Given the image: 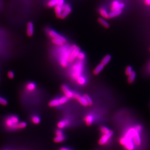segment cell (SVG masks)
<instances>
[{
  "label": "cell",
  "mask_w": 150,
  "mask_h": 150,
  "mask_svg": "<svg viewBox=\"0 0 150 150\" xmlns=\"http://www.w3.org/2000/svg\"><path fill=\"white\" fill-rule=\"evenodd\" d=\"M84 69V64L82 61L77 62L72 66L71 69V75L72 79L76 80L82 75Z\"/></svg>",
  "instance_id": "1"
},
{
  "label": "cell",
  "mask_w": 150,
  "mask_h": 150,
  "mask_svg": "<svg viewBox=\"0 0 150 150\" xmlns=\"http://www.w3.org/2000/svg\"><path fill=\"white\" fill-rule=\"evenodd\" d=\"M60 64L63 67H66L68 65L69 56V48L63 47L60 50Z\"/></svg>",
  "instance_id": "2"
},
{
  "label": "cell",
  "mask_w": 150,
  "mask_h": 150,
  "mask_svg": "<svg viewBox=\"0 0 150 150\" xmlns=\"http://www.w3.org/2000/svg\"><path fill=\"white\" fill-rule=\"evenodd\" d=\"M19 122V118L16 116H9L5 120V125L6 127L11 130H15L17 125Z\"/></svg>",
  "instance_id": "3"
},
{
  "label": "cell",
  "mask_w": 150,
  "mask_h": 150,
  "mask_svg": "<svg viewBox=\"0 0 150 150\" xmlns=\"http://www.w3.org/2000/svg\"><path fill=\"white\" fill-rule=\"evenodd\" d=\"M120 144L123 146L126 150H135V144L132 140H129L125 137H120L119 139Z\"/></svg>",
  "instance_id": "4"
},
{
  "label": "cell",
  "mask_w": 150,
  "mask_h": 150,
  "mask_svg": "<svg viewBox=\"0 0 150 150\" xmlns=\"http://www.w3.org/2000/svg\"><path fill=\"white\" fill-rule=\"evenodd\" d=\"M80 49L76 45H73L69 48V62H72L76 58L78 54L80 53Z\"/></svg>",
  "instance_id": "5"
},
{
  "label": "cell",
  "mask_w": 150,
  "mask_h": 150,
  "mask_svg": "<svg viewBox=\"0 0 150 150\" xmlns=\"http://www.w3.org/2000/svg\"><path fill=\"white\" fill-rule=\"evenodd\" d=\"M113 135V132L111 131V132L108 134H103L101 138L99 139L98 143L101 146H104L108 142L110 138Z\"/></svg>",
  "instance_id": "6"
},
{
  "label": "cell",
  "mask_w": 150,
  "mask_h": 150,
  "mask_svg": "<svg viewBox=\"0 0 150 150\" xmlns=\"http://www.w3.org/2000/svg\"><path fill=\"white\" fill-rule=\"evenodd\" d=\"M47 34H48V36L50 38H52V39H60V40L63 41L65 43L67 42V39L64 36L59 35L58 34H57L56 32L54 31V30H48V31H47Z\"/></svg>",
  "instance_id": "7"
},
{
  "label": "cell",
  "mask_w": 150,
  "mask_h": 150,
  "mask_svg": "<svg viewBox=\"0 0 150 150\" xmlns=\"http://www.w3.org/2000/svg\"><path fill=\"white\" fill-rule=\"evenodd\" d=\"M62 6V12L61 16L60 19H64L66 18L69 14L71 13L72 11V8L69 4H64Z\"/></svg>",
  "instance_id": "8"
},
{
  "label": "cell",
  "mask_w": 150,
  "mask_h": 150,
  "mask_svg": "<svg viewBox=\"0 0 150 150\" xmlns=\"http://www.w3.org/2000/svg\"><path fill=\"white\" fill-rule=\"evenodd\" d=\"M61 90L63 92L65 96L68 98V99H73L74 98V92L69 89L68 86L66 85H63L61 86Z\"/></svg>",
  "instance_id": "9"
},
{
  "label": "cell",
  "mask_w": 150,
  "mask_h": 150,
  "mask_svg": "<svg viewBox=\"0 0 150 150\" xmlns=\"http://www.w3.org/2000/svg\"><path fill=\"white\" fill-rule=\"evenodd\" d=\"M125 7V4L123 3H120L118 1L115 0L113 1L111 3V11L122 10Z\"/></svg>",
  "instance_id": "10"
},
{
  "label": "cell",
  "mask_w": 150,
  "mask_h": 150,
  "mask_svg": "<svg viewBox=\"0 0 150 150\" xmlns=\"http://www.w3.org/2000/svg\"><path fill=\"white\" fill-rule=\"evenodd\" d=\"M73 99L76 100L81 105H82L84 107L89 106V105L87 104V102L86 101V99H85L83 96H81L79 93L74 92Z\"/></svg>",
  "instance_id": "11"
},
{
  "label": "cell",
  "mask_w": 150,
  "mask_h": 150,
  "mask_svg": "<svg viewBox=\"0 0 150 150\" xmlns=\"http://www.w3.org/2000/svg\"><path fill=\"white\" fill-rule=\"evenodd\" d=\"M133 141L134 142L135 145L137 147H139L141 146L142 144V140H141V137L140 136V133L139 132L137 131L134 135L133 138Z\"/></svg>",
  "instance_id": "12"
},
{
  "label": "cell",
  "mask_w": 150,
  "mask_h": 150,
  "mask_svg": "<svg viewBox=\"0 0 150 150\" xmlns=\"http://www.w3.org/2000/svg\"><path fill=\"white\" fill-rule=\"evenodd\" d=\"M94 120V117L92 114H87L84 118L85 122L87 126L92 125L93 123Z\"/></svg>",
  "instance_id": "13"
},
{
  "label": "cell",
  "mask_w": 150,
  "mask_h": 150,
  "mask_svg": "<svg viewBox=\"0 0 150 150\" xmlns=\"http://www.w3.org/2000/svg\"><path fill=\"white\" fill-rule=\"evenodd\" d=\"M69 121L68 120H63L57 123V126L59 129H62L69 125Z\"/></svg>",
  "instance_id": "14"
},
{
  "label": "cell",
  "mask_w": 150,
  "mask_h": 150,
  "mask_svg": "<svg viewBox=\"0 0 150 150\" xmlns=\"http://www.w3.org/2000/svg\"><path fill=\"white\" fill-rule=\"evenodd\" d=\"M34 34V25L33 23L29 22L27 25V34L29 36H32Z\"/></svg>",
  "instance_id": "15"
},
{
  "label": "cell",
  "mask_w": 150,
  "mask_h": 150,
  "mask_svg": "<svg viewBox=\"0 0 150 150\" xmlns=\"http://www.w3.org/2000/svg\"><path fill=\"white\" fill-rule=\"evenodd\" d=\"M99 13L101 15L102 18L104 19H109V13L104 8H101L99 9Z\"/></svg>",
  "instance_id": "16"
},
{
  "label": "cell",
  "mask_w": 150,
  "mask_h": 150,
  "mask_svg": "<svg viewBox=\"0 0 150 150\" xmlns=\"http://www.w3.org/2000/svg\"><path fill=\"white\" fill-rule=\"evenodd\" d=\"M104 66L102 64H99L96 66V68H95L94 71H93V74L95 75H98L99 74L100 72L103 71V69H104Z\"/></svg>",
  "instance_id": "17"
},
{
  "label": "cell",
  "mask_w": 150,
  "mask_h": 150,
  "mask_svg": "<svg viewBox=\"0 0 150 150\" xmlns=\"http://www.w3.org/2000/svg\"><path fill=\"white\" fill-rule=\"evenodd\" d=\"M60 105L58 99H53L49 103V106L51 107H55Z\"/></svg>",
  "instance_id": "18"
},
{
  "label": "cell",
  "mask_w": 150,
  "mask_h": 150,
  "mask_svg": "<svg viewBox=\"0 0 150 150\" xmlns=\"http://www.w3.org/2000/svg\"><path fill=\"white\" fill-rule=\"evenodd\" d=\"M122 13V10L111 11L109 13V19L114 18L120 15Z\"/></svg>",
  "instance_id": "19"
},
{
  "label": "cell",
  "mask_w": 150,
  "mask_h": 150,
  "mask_svg": "<svg viewBox=\"0 0 150 150\" xmlns=\"http://www.w3.org/2000/svg\"><path fill=\"white\" fill-rule=\"evenodd\" d=\"M54 11H55V14H56V16L58 18H61V16L62 12V9L61 6H57L54 7Z\"/></svg>",
  "instance_id": "20"
},
{
  "label": "cell",
  "mask_w": 150,
  "mask_h": 150,
  "mask_svg": "<svg viewBox=\"0 0 150 150\" xmlns=\"http://www.w3.org/2000/svg\"><path fill=\"white\" fill-rule=\"evenodd\" d=\"M76 81H77V83H78V84L81 85V86L84 85L86 84V82H87L86 78L84 77L82 75L79 77L76 80Z\"/></svg>",
  "instance_id": "21"
},
{
  "label": "cell",
  "mask_w": 150,
  "mask_h": 150,
  "mask_svg": "<svg viewBox=\"0 0 150 150\" xmlns=\"http://www.w3.org/2000/svg\"><path fill=\"white\" fill-rule=\"evenodd\" d=\"M98 21H99V23L105 28H108V27H109V24L108 23V22L104 19L102 18H99Z\"/></svg>",
  "instance_id": "22"
},
{
  "label": "cell",
  "mask_w": 150,
  "mask_h": 150,
  "mask_svg": "<svg viewBox=\"0 0 150 150\" xmlns=\"http://www.w3.org/2000/svg\"><path fill=\"white\" fill-rule=\"evenodd\" d=\"M26 89L29 92H32L35 90L36 88V86L34 83H29L26 85Z\"/></svg>",
  "instance_id": "23"
},
{
  "label": "cell",
  "mask_w": 150,
  "mask_h": 150,
  "mask_svg": "<svg viewBox=\"0 0 150 150\" xmlns=\"http://www.w3.org/2000/svg\"><path fill=\"white\" fill-rule=\"evenodd\" d=\"M111 59V56L110 55H107L103 58L102 60L101 61V64L103 65L104 66H105L109 62Z\"/></svg>",
  "instance_id": "24"
},
{
  "label": "cell",
  "mask_w": 150,
  "mask_h": 150,
  "mask_svg": "<svg viewBox=\"0 0 150 150\" xmlns=\"http://www.w3.org/2000/svg\"><path fill=\"white\" fill-rule=\"evenodd\" d=\"M66 138V137L64 135L60 136H56L54 139V142L59 143L62 142L64 141Z\"/></svg>",
  "instance_id": "25"
},
{
  "label": "cell",
  "mask_w": 150,
  "mask_h": 150,
  "mask_svg": "<svg viewBox=\"0 0 150 150\" xmlns=\"http://www.w3.org/2000/svg\"><path fill=\"white\" fill-rule=\"evenodd\" d=\"M27 126V123L25 122H19L16 126L15 130H20V129H24Z\"/></svg>",
  "instance_id": "26"
},
{
  "label": "cell",
  "mask_w": 150,
  "mask_h": 150,
  "mask_svg": "<svg viewBox=\"0 0 150 150\" xmlns=\"http://www.w3.org/2000/svg\"><path fill=\"white\" fill-rule=\"evenodd\" d=\"M136 76V72H134V71H133V72H132L130 75H128V82L129 83H130V84L134 82L135 80Z\"/></svg>",
  "instance_id": "27"
},
{
  "label": "cell",
  "mask_w": 150,
  "mask_h": 150,
  "mask_svg": "<svg viewBox=\"0 0 150 150\" xmlns=\"http://www.w3.org/2000/svg\"><path fill=\"white\" fill-rule=\"evenodd\" d=\"M31 121L34 124L38 125L41 122V119L38 116L34 115L32 117Z\"/></svg>",
  "instance_id": "28"
},
{
  "label": "cell",
  "mask_w": 150,
  "mask_h": 150,
  "mask_svg": "<svg viewBox=\"0 0 150 150\" xmlns=\"http://www.w3.org/2000/svg\"><path fill=\"white\" fill-rule=\"evenodd\" d=\"M52 42L55 45L60 46H61L62 45H64V44L65 43L63 41L60 40V39H52Z\"/></svg>",
  "instance_id": "29"
},
{
  "label": "cell",
  "mask_w": 150,
  "mask_h": 150,
  "mask_svg": "<svg viewBox=\"0 0 150 150\" xmlns=\"http://www.w3.org/2000/svg\"><path fill=\"white\" fill-rule=\"evenodd\" d=\"M100 130L101 133L102 134H108L112 131L110 130L108 128L105 126H101L100 129Z\"/></svg>",
  "instance_id": "30"
},
{
  "label": "cell",
  "mask_w": 150,
  "mask_h": 150,
  "mask_svg": "<svg viewBox=\"0 0 150 150\" xmlns=\"http://www.w3.org/2000/svg\"><path fill=\"white\" fill-rule=\"evenodd\" d=\"M48 6L50 8H53L58 5V0H51L47 3Z\"/></svg>",
  "instance_id": "31"
},
{
  "label": "cell",
  "mask_w": 150,
  "mask_h": 150,
  "mask_svg": "<svg viewBox=\"0 0 150 150\" xmlns=\"http://www.w3.org/2000/svg\"><path fill=\"white\" fill-rule=\"evenodd\" d=\"M83 96L85 98V99H86V101L87 102V104L89 105V106H91V105H92L93 102H92L91 98L89 97V95L85 94Z\"/></svg>",
  "instance_id": "32"
},
{
  "label": "cell",
  "mask_w": 150,
  "mask_h": 150,
  "mask_svg": "<svg viewBox=\"0 0 150 150\" xmlns=\"http://www.w3.org/2000/svg\"><path fill=\"white\" fill-rule=\"evenodd\" d=\"M58 100L59 103H60V105L65 104L69 101V99L68 98L66 97V96H65L59 98Z\"/></svg>",
  "instance_id": "33"
},
{
  "label": "cell",
  "mask_w": 150,
  "mask_h": 150,
  "mask_svg": "<svg viewBox=\"0 0 150 150\" xmlns=\"http://www.w3.org/2000/svg\"><path fill=\"white\" fill-rule=\"evenodd\" d=\"M86 56L84 53L80 52V53L78 54V56H77V58L80 60V61H82L85 58Z\"/></svg>",
  "instance_id": "34"
},
{
  "label": "cell",
  "mask_w": 150,
  "mask_h": 150,
  "mask_svg": "<svg viewBox=\"0 0 150 150\" xmlns=\"http://www.w3.org/2000/svg\"><path fill=\"white\" fill-rule=\"evenodd\" d=\"M132 72H133V69H132V68L131 66H128V67H126L125 71V74H126V75L128 76V75H130Z\"/></svg>",
  "instance_id": "35"
},
{
  "label": "cell",
  "mask_w": 150,
  "mask_h": 150,
  "mask_svg": "<svg viewBox=\"0 0 150 150\" xmlns=\"http://www.w3.org/2000/svg\"><path fill=\"white\" fill-rule=\"evenodd\" d=\"M134 128L140 133L142 132V127L140 125H136L135 126H134Z\"/></svg>",
  "instance_id": "36"
},
{
  "label": "cell",
  "mask_w": 150,
  "mask_h": 150,
  "mask_svg": "<svg viewBox=\"0 0 150 150\" xmlns=\"http://www.w3.org/2000/svg\"><path fill=\"white\" fill-rule=\"evenodd\" d=\"M8 104V101L3 98L0 97V105H6Z\"/></svg>",
  "instance_id": "37"
},
{
  "label": "cell",
  "mask_w": 150,
  "mask_h": 150,
  "mask_svg": "<svg viewBox=\"0 0 150 150\" xmlns=\"http://www.w3.org/2000/svg\"><path fill=\"white\" fill-rule=\"evenodd\" d=\"M55 134H56V136H60L64 135L63 134V132L62 131L61 129H57L56 131L55 132Z\"/></svg>",
  "instance_id": "38"
},
{
  "label": "cell",
  "mask_w": 150,
  "mask_h": 150,
  "mask_svg": "<svg viewBox=\"0 0 150 150\" xmlns=\"http://www.w3.org/2000/svg\"><path fill=\"white\" fill-rule=\"evenodd\" d=\"M8 76L9 79H13L14 77V74L12 71H9L8 72Z\"/></svg>",
  "instance_id": "39"
},
{
  "label": "cell",
  "mask_w": 150,
  "mask_h": 150,
  "mask_svg": "<svg viewBox=\"0 0 150 150\" xmlns=\"http://www.w3.org/2000/svg\"><path fill=\"white\" fill-rule=\"evenodd\" d=\"M64 0H58V5L59 6H62L64 5Z\"/></svg>",
  "instance_id": "40"
},
{
  "label": "cell",
  "mask_w": 150,
  "mask_h": 150,
  "mask_svg": "<svg viewBox=\"0 0 150 150\" xmlns=\"http://www.w3.org/2000/svg\"><path fill=\"white\" fill-rule=\"evenodd\" d=\"M144 2L146 5L150 6V0H144Z\"/></svg>",
  "instance_id": "41"
},
{
  "label": "cell",
  "mask_w": 150,
  "mask_h": 150,
  "mask_svg": "<svg viewBox=\"0 0 150 150\" xmlns=\"http://www.w3.org/2000/svg\"><path fill=\"white\" fill-rule=\"evenodd\" d=\"M59 150H72L71 149H69L67 148H65V147H62L61 148L59 149Z\"/></svg>",
  "instance_id": "42"
}]
</instances>
